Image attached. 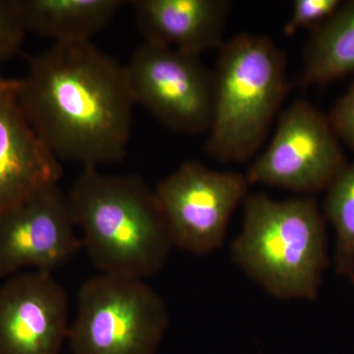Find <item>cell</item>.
Segmentation results:
<instances>
[{
	"label": "cell",
	"mask_w": 354,
	"mask_h": 354,
	"mask_svg": "<svg viewBox=\"0 0 354 354\" xmlns=\"http://www.w3.org/2000/svg\"><path fill=\"white\" fill-rule=\"evenodd\" d=\"M16 95L32 130L60 162L97 167L127 156L135 102L125 65L92 41L55 44L30 57Z\"/></svg>",
	"instance_id": "obj_1"
},
{
	"label": "cell",
	"mask_w": 354,
	"mask_h": 354,
	"mask_svg": "<svg viewBox=\"0 0 354 354\" xmlns=\"http://www.w3.org/2000/svg\"><path fill=\"white\" fill-rule=\"evenodd\" d=\"M66 198L83 246L102 274L143 279L162 269L174 245L155 190L141 177L84 167Z\"/></svg>",
	"instance_id": "obj_2"
},
{
	"label": "cell",
	"mask_w": 354,
	"mask_h": 354,
	"mask_svg": "<svg viewBox=\"0 0 354 354\" xmlns=\"http://www.w3.org/2000/svg\"><path fill=\"white\" fill-rule=\"evenodd\" d=\"M242 205V228L230 250L234 264L272 297L315 300L328 266L325 216L315 200L257 193Z\"/></svg>",
	"instance_id": "obj_3"
},
{
	"label": "cell",
	"mask_w": 354,
	"mask_h": 354,
	"mask_svg": "<svg viewBox=\"0 0 354 354\" xmlns=\"http://www.w3.org/2000/svg\"><path fill=\"white\" fill-rule=\"evenodd\" d=\"M214 84L206 152L221 162H248L264 144L290 88L285 53L262 35H236L218 48Z\"/></svg>",
	"instance_id": "obj_4"
},
{
	"label": "cell",
	"mask_w": 354,
	"mask_h": 354,
	"mask_svg": "<svg viewBox=\"0 0 354 354\" xmlns=\"http://www.w3.org/2000/svg\"><path fill=\"white\" fill-rule=\"evenodd\" d=\"M167 325L164 299L143 279L102 272L81 286L67 339L74 354H155Z\"/></svg>",
	"instance_id": "obj_5"
},
{
	"label": "cell",
	"mask_w": 354,
	"mask_h": 354,
	"mask_svg": "<svg viewBox=\"0 0 354 354\" xmlns=\"http://www.w3.org/2000/svg\"><path fill=\"white\" fill-rule=\"evenodd\" d=\"M250 185L241 172L215 171L195 160L179 165L155 189L172 245L197 255L218 250Z\"/></svg>",
	"instance_id": "obj_6"
},
{
	"label": "cell",
	"mask_w": 354,
	"mask_h": 354,
	"mask_svg": "<svg viewBox=\"0 0 354 354\" xmlns=\"http://www.w3.org/2000/svg\"><path fill=\"white\" fill-rule=\"evenodd\" d=\"M346 165L328 116L309 102L297 100L279 116L271 143L246 177L250 184L306 196L327 190Z\"/></svg>",
	"instance_id": "obj_7"
},
{
	"label": "cell",
	"mask_w": 354,
	"mask_h": 354,
	"mask_svg": "<svg viewBox=\"0 0 354 354\" xmlns=\"http://www.w3.org/2000/svg\"><path fill=\"white\" fill-rule=\"evenodd\" d=\"M135 104L174 131L201 134L213 120L214 72L199 57L144 43L125 65Z\"/></svg>",
	"instance_id": "obj_8"
},
{
	"label": "cell",
	"mask_w": 354,
	"mask_h": 354,
	"mask_svg": "<svg viewBox=\"0 0 354 354\" xmlns=\"http://www.w3.org/2000/svg\"><path fill=\"white\" fill-rule=\"evenodd\" d=\"M66 195L46 188L0 218V278L25 268L51 272L83 247Z\"/></svg>",
	"instance_id": "obj_9"
},
{
	"label": "cell",
	"mask_w": 354,
	"mask_h": 354,
	"mask_svg": "<svg viewBox=\"0 0 354 354\" xmlns=\"http://www.w3.org/2000/svg\"><path fill=\"white\" fill-rule=\"evenodd\" d=\"M68 297L51 272L19 274L0 286V354H60Z\"/></svg>",
	"instance_id": "obj_10"
},
{
	"label": "cell",
	"mask_w": 354,
	"mask_h": 354,
	"mask_svg": "<svg viewBox=\"0 0 354 354\" xmlns=\"http://www.w3.org/2000/svg\"><path fill=\"white\" fill-rule=\"evenodd\" d=\"M18 86L0 90V218L62 176L60 160L28 122L18 102Z\"/></svg>",
	"instance_id": "obj_11"
},
{
	"label": "cell",
	"mask_w": 354,
	"mask_h": 354,
	"mask_svg": "<svg viewBox=\"0 0 354 354\" xmlns=\"http://www.w3.org/2000/svg\"><path fill=\"white\" fill-rule=\"evenodd\" d=\"M137 26L147 43L200 57L225 41L230 0H134Z\"/></svg>",
	"instance_id": "obj_12"
},
{
	"label": "cell",
	"mask_w": 354,
	"mask_h": 354,
	"mask_svg": "<svg viewBox=\"0 0 354 354\" xmlns=\"http://www.w3.org/2000/svg\"><path fill=\"white\" fill-rule=\"evenodd\" d=\"M125 3L123 0H20L27 32L55 44L91 41Z\"/></svg>",
	"instance_id": "obj_13"
},
{
	"label": "cell",
	"mask_w": 354,
	"mask_h": 354,
	"mask_svg": "<svg viewBox=\"0 0 354 354\" xmlns=\"http://www.w3.org/2000/svg\"><path fill=\"white\" fill-rule=\"evenodd\" d=\"M354 74V0L342 6L322 27L312 32L304 50L299 84L324 86Z\"/></svg>",
	"instance_id": "obj_14"
},
{
	"label": "cell",
	"mask_w": 354,
	"mask_h": 354,
	"mask_svg": "<svg viewBox=\"0 0 354 354\" xmlns=\"http://www.w3.org/2000/svg\"><path fill=\"white\" fill-rule=\"evenodd\" d=\"M324 216L335 230V270L354 286V162L327 189Z\"/></svg>",
	"instance_id": "obj_15"
},
{
	"label": "cell",
	"mask_w": 354,
	"mask_h": 354,
	"mask_svg": "<svg viewBox=\"0 0 354 354\" xmlns=\"http://www.w3.org/2000/svg\"><path fill=\"white\" fill-rule=\"evenodd\" d=\"M342 4V0H295L283 31L288 37L301 30L313 32L335 15Z\"/></svg>",
	"instance_id": "obj_16"
},
{
	"label": "cell",
	"mask_w": 354,
	"mask_h": 354,
	"mask_svg": "<svg viewBox=\"0 0 354 354\" xmlns=\"http://www.w3.org/2000/svg\"><path fill=\"white\" fill-rule=\"evenodd\" d=\"M26 32L20 0H0V62L20 53Z\"/></svg>",
	"instance_id": "obj_17"
},
{
	"label": "cell",
	"mask_w": 354,
	"mask_h": 354,
	"mask_svg": "<svg viewBox=\"0 0 354 354\" xmlns=\"http://www.w3.org/2000/svg\"><path fill=\"white\" fill-rule=\"evenodd\" d=\"M328 118L339 141L354 150V83L335 102Z\"/></svg>",
	"instance_id": "obj_18"
},
{
	"label": "cell",
	"mask_w": 354,
	"mask_h": 354,
	"mask_svg": "<svg viewBox=\"0 0 354 354\" xmlns=\"http://www.w3.org/2000/svg\"><path fill=\"white\" fill-rule=\"evenodd\" d=\"M19 82V79H9L6 78L1 73H0V90L14 87Z\"/></svg>",
	"instance_id": "obj_19"
}]
</instances>
